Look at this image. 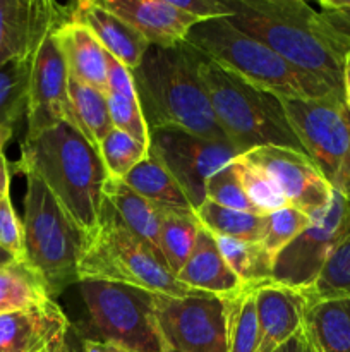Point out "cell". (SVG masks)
<instances>
[{"instance_id":"e575fe53","label":"cell","mask_w":350,"mask_h":352,"mask_svg":"<svg viewBox=\"0 0 350 352\" xmlns=\"http://www.w3.org/2000/svg\"><path fill=\"white\" fill-rule=\"evenodd\" d=\"M312 220L305 213L285 206L277 212L266 215V229H264L261 246L266 251L268 256L275 261V258L295 239L301 232H304Z\"/></svg>"},{"instance_id":"d6986e66","label":"cell","mask_w":350,"mask_h":352,"mask_svg":"<svg viewBox=\"0 0 350 352\" xmlns=\"http://www.w3.org/2000/svg\"><path fill=\"white\" fill-rule=\"evenodd\" d=\"M74 21L84 24L102 43L106 54L117 58L129 71H134L141 64L148 48L151 47L130 24L95 0L75 2Z\"/></svg>"},{"instance_id":"3957f363","label":"cell","mask_w":350,"mask_h":352,"mask_svg":"<svg viewBox=\"0 0 350 352\" xmlns=\"http://www.w3.org/2000/svg\"><path fill=\"white\" fill-rule=\"evenodd\" d=\"M201 58L185 41L172 48L150 47L141 64L130 71L150 131L172 127L226 141L199 74Z\"/></svg>"},{"instance_id":"ba28073f","label":"cell","mask_w":350,"mask_h":352,"mask_svg":"<svg viewBox=\"0 0 350 352\" xmlns=\"http://www.w3.org/2000/svg\"><path fill=\"white\" fill-rule=\"evenodd\" d=\"M287 119L331 189L350 203V110L343 98L281 100Z\"/></svg>"},{"instance_id":"83f0119b","label":"cell","mask_w":350,"mask_h":352,"mask_svg":"<svg viewBox=\"0 0 350 352\" xmlns=\"http://www.w3.org/2000/svg\"><path fill=\"white\" fill-rule=\"evenodd\" d=\"M199 222L194 212L163 208V222L160 227V248L165 265L174 275L180 272L192 254L199 232Z\"/></svg>"},{"instance_id":"4fadbf2b","label":"cell","mask_w":350,"mask_h":352,"mask_svg":"<svg viewBox=\"0 0 350 352\" xmlns=\"http://www.w3.org/2000/svg\"><path fill=\"white\" fill-rule=\"evenodd\" d=\"M242 157L277 184L288 206L305 213L311 220L319 219L328 210L333 189L305 151L287 146H261Z\"/></svg>"},{"instance_id":"836d02e7","label":"cell","mask_w":350,"mask_h":352,"mask_svg":"<svg viewBox=\"0 0 350 352\" xmlns=\"http://www.w3.org/2000/svg\"><path fill=\"white\" fill-rule=\"evenodd\" d=\"M305 296L309 301L350 296V237L336 248Z\"/></svg>"},{"instance_id":"7dc6e473","label":"cell","mask_w":350,"mask_h":352,"mask_svg":"<svg viewBox=\"0 0 350 352\" xmlns=\"http://www.w3.org/2000/svg\"><path fill=\"white\" fill-rule=\"evenodd\" d=\"M12 261H16V258H14L10 253H7V251L3 250V248H0V265L12 263Z\"/></svg>"},{"instance_id":"60d3db41","label":"cell","mask_w":350,"mask_h":352,"mask_svg":"<svg viewBox=\"0 0 350 352\" xmlns=\"http://www.w3.org/2000/svg\"><path fill=\"white\" fill-rule=\"evenodd\" d=\"M321 14L350 43V3L347 0H321Z\"/></svg>"},{"instance_id":"bcb514c9","label":"cell","mask_w":350,"mask_h":352,"mask_svg":"<svg viewBox=\"0 0 350 352\" xmlns=\"http://www.w3.org/2000/svg\"><path fill=\"white\" fill-rule=\"evenodd\" d=\"M343 100H345L347 109L350 110V52L345 55V62H343Z\"/></svg>"},{"instance_id":"30bf717a","label":"cell","mask_w":350,"mask_h":352,"mask_svg":"<svg viewBox=\"0 0 350 352\" xmlns=\"http://www.w3.org/2000/svg\"><path fill=\"white\" fill-rule=\"evenodd\" d=\"M156 330L177 352L229 351L226 299L211 294L168 298L154 294Z\"/></svg>"},{"instance_id":"f35d334b","label":"cell","mask_w":350,"mask_h":352,"mask_svg":"<svg viewBox=\"0 0 350 352\" xmlns=\"http://www.w3.org/2000/svg\"><path fill=\"white\" fill-rule=\"evenodd\" d=\"M175 7L199 21L220 19L232 16L229 0H172Z\"/></svg>"},{"instance_id":"9a60e30c","label":"cell","mask_w":350,"mask_h":352,"mask_svg":"<svg viewBox=\"0 0 350 352\" xmlns=\"http://www.w3.org/2000/svg\"><path fill=\"white\" fill-rule=\"evenodd\" d=\"M74 19V3L51 0H0V67L33 58L48 34Z\"/></svg>"},{"instance_id":"8d00e7d4","label":"cell","mask_w":350,"mask_h":352,"mask_svg":"<svg viewBox=\"0 0 350 352\" xmlns=\"http://www.w3.org/2000/svg\"><path fill=\"white\" fill-rule=\"evenodd\" d=\"M106 103H108V112L113 127L150 146L151 131L146 119H144L139 98L137 96L129 98V96L106 93Z\"/></svg>"},{"instance_id":"1f68e13d","label":"cell","mask_w":350,"mask_h":352,"mask_svg":"<svg viewBox=\"0 0 350 352\" xmlns=\"http://www.w3.org/2000/svg\"><path fill=\"white\" fill-rule=\"evenodd\" d=\"M229 306V351L257 352L259 349V327L253 289H246L239 296L226 299Z\"/></svg>"},{"instance_id":"6da1fadb","label":"cell","mask_w":350,"mask_h":352,"mask_svg":"<svg viewBox=\"0 0 350 352\" xmlns=\"http://www.w3.org/2000/svg\"><path fill=\"white\" fill-rule=\"evenodd\" d=\"M240 31L277 52L294 67L343 96V62L350 43L304 0H229Z\"/></svg>"},{"instance_id":"74e56055","label":"cell","mask_w":350,"mask_h":352,"mask_svg":"<svg viewBox=\"0 0 350 352\" xmlns=\"http://www.w3.org/2000/svg\"><path fill=\"white\" fill-rule=\"evenodd\" d=\"M0 248L12 254L16 260L24 256L23 220L14 210L10 192L0 196Z\"/></svg>"},{"instance_id":"4dcf8cb0","label":"cell","mask_w":350,"mask_h":352,"mask_svg":"<svg viewBox=\"0 0 350 352\" xmlns=\"http://www.w3.org/2000/svg\"><path fill=\"white\" fill-rule=\"evenodd\" d=\"M148 153L150 146L115 127L98 144V155L106 177L113 181H124L127 174L148 157Z\"/></svg>"},{"instance_id":"5bb4252c","label":"cell","mask_w":350,"mask_h":352,"mask_svg":"<svg viewBox=\"0 0 350 352\" xmlns=\"http://www.w3.org/2000/svg\"><path fill=\"white\" fill-rule=\"evenodd\" d=\"M26 120V136H34L62 122L75 127L69 100V71L55 33L45 38L33 57Z\"/></svg>"},{"instance_id":"f546056e","label":"cell","mask_w":350,"mask_h":352,"mask_svg":"<svg viewBox=\"0 0 350 352\" xmlns=\"http://www.w3.org/2000/svg\"><path fill=\"white\" fill-rule=\"evenodd\" d=\"M33 58H19L0 67V127L14 129L27 112Z\"/></svg>"},{"instance_id":"f907efd6","label":"cell","mask_w":350,"mask_h":352,"mask_svg":"<svg viewBox=\"0 0 350 352\" xmlns=\"http://www.w3.org/2000/svg\"><path fill=\"white\" fill-rule=\"evenodd\" d=\"M0 196H2V195H0Z\"/></svg>"},{"instance_id":"d4e9b609","label":"cell","mask_w":350,"mask_h":352,"mask_svg":"<svg viewBox=\"0 0 350 352\" xmlns=\"http://www.w3.org/2000/svg\"><path fill=\"white\" fill-rule=\"evenodd\" d=\"M122 182L136 195L143 196L144 199L160 208L194 212L177 181L151 153H148V157L139 165H136Z\"/></svg>"},{"instance_id":"ac0fdd59","label":"cell","mask_w":350,"mask_h":352,"mask_svg":"<svg viewBox=\"0 0 350 352\" xmlns=\"http://www.w3.org/2000/svg\"><path fill=\"white\" fill-rule=\"evenodd\" d=\"M69 325L71 322L55 301L0 313V352H45Z\"/></svg>"},{"instance_id":"7c38bea8","label":"cell","mask_w":350,"mask_h":352,"mask_svg":"<svg viewBox=\"0 0 350 352\" xmlns=\"http://www.w3.org/2000/svg\"><path fill=\"white\" fill-rule=\"evenodd\" d=\"M150 153L170 172L194 210L206 199V181L240 155L229 141L206 140L172 127L151 131Z\"/></svg>"},{"instance_id":"44dd1931","label":"cell","mask_w":350,"mask_h":352,"mask_svg":"<svg viewBox=\"0 0 350 352\" xmlns=\"http://www.w3.org/2000/svg\"><path fill=\"white\" fill-rule=\"evenodd\" d=\"M69 76L106 95V52L95 34L79 21H69L55 31Z\"/></svg>"},{"instance_id":"277c9868","label":"cell","mask_w":350,"mask_h":352,"mask_svg":"<svg viewBox=\"0 0 350 352\" xmlns=\"http://www.w3.org/2000/svg\"><path fill=\"white\" fill-rule=\"evenodd\" d=\"M185 43L240 81L280 100L343 98L294 67L263 41L240 31L229 17L198 23L191 28Z\"/></svg>"},{"instance_id":"603a6c76","label":"cell","mask_w":350,"mask_h":352,"mask_svg":"<svg viewBox=\"0 0 350 352\" xmlns=\"http://www.w3.org/2000/svg\"><path fill=\"white\" fill-rule=\"evenodd\" d=\"M302 329L314 352H350V296L309 301Z\"/></svg>"},{"instance_id":"d6a6232c","label":"cell","mask_w":350,"mask_h":352,"mask_svg":"<svg viewBox=\"0 0 350 352\" xmlns=\"http://www.w3.org/2000/svg\"><path fill=\"white\" fill-rule=\"evenodd\" d=\"M233 164H235L244 192L259 215H270L277 210L288 206L277 184L259 167L246 160L242 155H239Z\"/></svg>"},{"instance_id":"f1b7e54d","label":"cell","mask_w":350,"mask_h":352,"mask_svg":"<svg viewBox=\"0 0 350 352\" xmlns=\"http://www.w3.org/2000/svg\"><path fill=\"white\" fill-rule=\"evenodd\" d=\"M213 237L223 260L226 261L230 270L237 275L244 287L254 289L271 280L273 260L268 256L261 243H242V241L226 239V237Z\"/></svg>"},{"instance_id":"484cf974","label":"cell","mask_w":350,"mask_h":352,"mask_svg":"<svg viewBox=\"0 0 350 352\" xmlns=\"http://www.w3.org/2000/svg\"><path fill=\"white\" fill-rule=\"evenodd\" d=\"M69 100L75 129L98 151V144L113 129L105 93L69 76Z\"/></svg>"},{"instance_id":"8fae6325","label":"cell","mask_w":350,"mask_h":352,"mask_svg":"<svg viewBox=\"0 0 350 352\" xmlns=\"http://www.w3.org/2000/svg\"><path fill=\"white\" fill-rule=\"evenodd\" d=\"M347 237H350V203L333 191L328 210L275 258L271 282L307 292Z\"/></svg>"},{"instance_id":"9c48e42d","label":"cell","mask_w":350,"mask_h":352,"mask_svg":"<svg viewBox=\"0 0 350 352\" xmlns=\"http://www.w3.org/2000/svg\"><path fill=\"white\" fill-rule=\"evenodd\" d=\"M79 292L95 337L132 352H161L153 316L154 294L115 282L82 280Z\"/></svg>"},{"instance_id":"4316f807","label":"cell","mask_w":350,"mask_h":352,"mask_svg":"<svg viewBox=\"0 0 350 352\" xmlns=\"http://www.w3.org/2000/svg\"><path fill=\"white\" fill-rule=\"evenodd\" d=\"M194 215L199 226L213 236L242 243H261L266 229V215L223 208L208 199L194 210Z\"/></svg>"},{"instance_id":"52a82bcc","label":"cell","mask_w":350,"mask_h":352,"mask_svg":"<svg viewBox=\"0 0 350 352\" xmlns=\"http://www.w3.org/2000/svg\"><path fill=\"white\" fill-rule=\"evenodd\" d=\"M78 275L79 282H115L168 298L202 294L178 282L158 254L124 227L106 203L102 222L86 244Z\"/></svg>"},{"instance_id":"ee69618b","label":"cell","mask_w":350,"mask_h":352,"mask_svg":"<svg viewBox=\"0 0 350 352\" xmlns=\"http://www.w3.org/2000/svg\"><path fill=\"white\" fill-rule=\"evenodd\" d=\"M82 351L84 352H132L120 344L110 342V340L100 339H88L82 337Z\"/></svg>"},{"instance_id":"ab89813d","label":"cell","mask_w":350,"mask_h":352,"mask_svg":"<svg viewBox=\"0 0 350 352\" xmlns=\"http://www.w3.org/2000/svg\"><path fill=\"white\" fill-rule=\"evenodd\" d=\"M106 93L129 96V98L137 96L132 72L108 54H106Z\"/></svg>"},{"instance_id":"f6af8a7d","label":"cell","mask_w":350,"mask_h":352,"mask_svg":"<svg viewBox=\"0 0 350 352\" xmlns=\"http://www.w3.org/2000/svg\"><path fill=\"white\" fill-rule=\"evenodd\" d=\"M275 352H314L312 346L309 344L307 337H305L304 329L299 330L292 339H288L283 346L278 347Z\"/></svg>"},{"instance_id":"ffe728a7","label":"cell","mask_w":350,"mask_h":352,"mask_svg":"<svg viewBox=\"0 0 350 352\" xmlns=\"http://www.w3.org/2000/svg\"><path fill=\"white\" fill-rule=\"evenodd\" d=\"M175 277L192 291L222 299H232L246 291L237 275L223 260L213 234L202 227H199L192 254Z\"/></svg>"},{"instance_id":"7402d4cb","label":"cell","mask_w":350,"mask_h":352,"mask_svg":"<svg viewBox=\"0 0 350 352\" xmlns=\"http://www.w3.org/2000/svg\"><path fill=\"white\" fill-rule=\"evenodd\" d=\"M105 203L115 212L120 222L130 234L146 244L165 263L160 248V227L163 222V208L153 205L143 196L136 195L122 181L106 177Z\"/></svg>"},{"instance_id":"c3c4849f","label":"cell","mask_w":350,"mask_h":352,"mask_svg":"<svg viewBox=\"0 0 350 352\" xmlns=\"http://www.w3.org/2000/svg\"><path fill=\"white\" fill-rule=\"evenodd\" d=\"M158 337H160V349H161V352H177L174 349V347L170 346V344L167 342V340H165V337H161L160 333H158Z\"/></svg>"},{"instance_id":"d590c367","label":"cell","mask_w":350,"mask_h":352,"mask_svg":"<svg viewBox=\"0 0 350 352\" xmlns=\"http://www.w3.org/2000/svg\"><path fill=\"white\" fill-rule=\"evenodd\" d=\"M205 195L208 201L223 206V208L237 210V212L257 213L253 203L249 201V198L244 192V188L240 184L239 174H237V168L233 162H230L225 167L216 170L206 181Z\"/></svg>"},{"instance_id":"e0dca14e","label":"cell","mask_w":350,"mask_h":352,"mask_svg":"<svg viewBox=\"0 0 350 352\" xmlns=\"http://www.w3.org/2000/svg\"><path fill=\"white\" fill-rule=\"evenodd\" d=\"M105 9L134 28L151 47L172 48L184 43L192 26L201 23L172 0H102Z\"/></svg>"},{"instance_id":"5b68a950","label":"cell","mask_w":350,"mask_h":352,"mask_svg":"<svg viewBox=\"0 0 350 352\" xmlns=\"http://www.w3.org/2000/svg\"><path fill=\"white\" fill-rule=\"evenodd\" d=\"M199 74L220 129L240 155L261 146L302 150L280 98L240 81L205 57Z\"/></svg>"},{"instance_id":"7a4b0ae2","label":"cell","mask_w":350,"mask_h":352,"mask_svg":"<svg viewBox=\"0 0 350 352\" xmlns=\"http://www.w3.org/2000/svg\"><path fill=\"white\" fill-rule=\"evenodd\" d=\"M14 170L38 175L88 237L100 226L106 172L98 151L74 126L62 122L24 138Z\"/></svg>"},{"instance_id":"cb8c5ba5","label":"cell","mask_w":350,"mask_h":352,"mask_svg":"<svg viewBox=\"0 0 350 352\" xmlns=\"http://www.w3.org/2000/svg\"><path fill=\"white\" fill-rule=\"evenodd\" d=\"M55 301L47 282L24 260L0 265V313L38 308Z\"/></svg>"},{"instance_id":"7bdbcfd3","label":"cell","mask_w":350,"mask_h":352,"mask_svg":"<svg viewBox=\"0 0 350 352\" xmlns=\"http://www.w3.org/2000/svg\"><path fill=\"white\" fill-rule=\"evenodd\" d=\"M12 133L14 129L0 127V195L10 192V167L5 155H3V146H5L7 141L12 138Z\"/></svg>"},{"instance_id":"8992f818","label":"cell","mask_w":350,"mask_h":352,"mask_svg":"<svg viewBox=\"0 0 350 352\" xmlns=\"http://www.w3.org/2000/svg\"><path fill=\"white\" fill-rule=\"evenodd\" d=\"M23 260L47 282L54 299L79 284V263L88 244L50 189L34 174H26Z\"/></svg>"},{"instance_id":"b9f144b4","label":"cell","mask_w":350,"mask_h":352,"mask_svg":"<svg viewBox=\"0 0 350 352\" xmlns=\"http://www.w3.org/2000/svg\"><path fill=\"white\" fill-rule=\"evenodd\" d=\"M45 352H84L82 351L81 330L71 323L57 339L51 340Z\"/></svg>"},{"instance_id":"2e32d148","label":"cell","mask_w":350,"mask_h":352,"mask_svg":"<svg viewBox=\"0 0 350 352\" xmlns=\"http://www.w3.org/2000/svg\"><path fill=\"white\" fill-rule=\"evenodd\" d=\"M259 327L257 352H275L304 327L307 296L299 289L264 282L253 289Z\"/></svg>"},{"instance_id":"681fc988","label":"cell","mask_w":350,"mask_h":352,"mask_svg":"<svg viewBox=\"0 0 350 352\" xmlns=\"http://www.w3.org/2000/svg\"><path fill=\"white\" fill-rule=\"evenodd\" d=\"M347 2H349V3H350V0H347Z\"/></svg>"}]
</instances>
